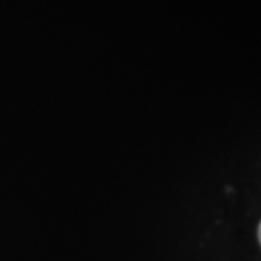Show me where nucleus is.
I'll list each match as a JSON object with an SVG mask.
<instances>
[{
    "mask_svg": "<svg viewBox=\"0 0 261 261\" xmlns=\"http://www.w3.org/2000/svg\"><path fill=\"white\" fill-rule=\"evenodd\" d=\"M258 241H260V244H261V222H260V225H258Z\"/></svg>",
    "mask_w": 261,
    "mask_h": 261,
    "instance_id": "f257e3e1",
    "label": "nucleus"
}]
</instances>
